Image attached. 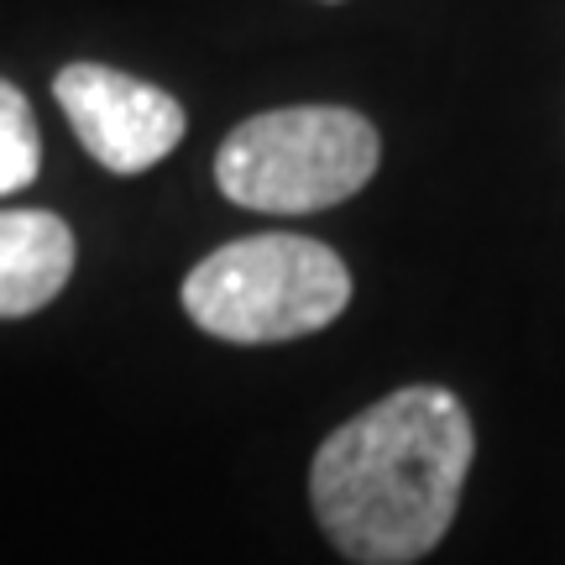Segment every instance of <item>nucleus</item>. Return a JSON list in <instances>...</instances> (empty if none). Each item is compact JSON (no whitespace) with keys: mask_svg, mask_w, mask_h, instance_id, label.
<instances>
[{"mask_svg":"<svg viewBox=\"0 0 565 565\" xmlns=\"http://www.w3.org/2000/svg\"><path fill=\"white\" fill-rule=\"evenodd\" d=\"M53 100L68 116L74 137L84 141V152L121 179L158 168L189 131V116L168 89L110 63H63L53 79Z\"/></svg>","mask_w":565,"mask_h":565,"instance_id":"20e7f679","label":"nucleus"},{"mask_svg":"<svg viewBox=\"0 0 565 565\" xmlns=\"http://www.w3.org/2000/svg\"><path fill=\"white\" fill-rule=\"evenodd\" d=\"M79 263L74 225L53 210H0V320H32Z\"/></svg>","mask_w":565,"mask_h":565,"instance_id":"39448f33","label":"nucleus"},{"mask_svg":"<svg viewBox=\"0 0 565 565\" xmlns=\"http://www.w3.org/2000/svg\"><path fill=\"white\" fill-rule=\"evenodd\" d=\"M183 315L231 345H282L335 324L351 303V267L335 246L263 231L215 246L179 288Z\"/></svg>","mask_w":565,"mask_h":565,"instance_id":"f03ea898","label":"nucleus"},{"mask_svg":"<svg viewBox=\"0 0 565 565\" xmlns=\"http://www.w3.org/2000/svg\"><path fill=\"white\" fill-rule=\"evenodd\" d=\"M42 173V137L21 84L0 79V194H21Z\"/></svg>","mask_w":565,"mask_h":565,"instance_id":"423d86ee","label":"nucleus"},{"mask_svg":"<svg viewBox=\"0 0 565 565\" xmlns=\"http://www.w3.org/2000/svg\"><path fill=\"white\" fill-rule=\"evenodd\" d=\"M383 137L351 105H282L246 116L215 152V183L231 204L263 215H315L377 179Z\"/></svg>","mask_w":565,"mask_h":565,"instance_id":"7ed1b4c3","label":"nucleus"},{"mask_svg":"<svg viewBox=\"0 0 565 565\" xmlns=\"http://www.w3.org/2000/svg\"><path fill=\"white\" fill-rule=\"evenodd\" d=\"M471 456L477 429L450 387H398L324 435L309 508L351 565H414L456 524Z\"/></svg>","mask_w":565,"mask_h":565,"instance_id":"f257e3e1","label":"nucleus"}]
</instances>
